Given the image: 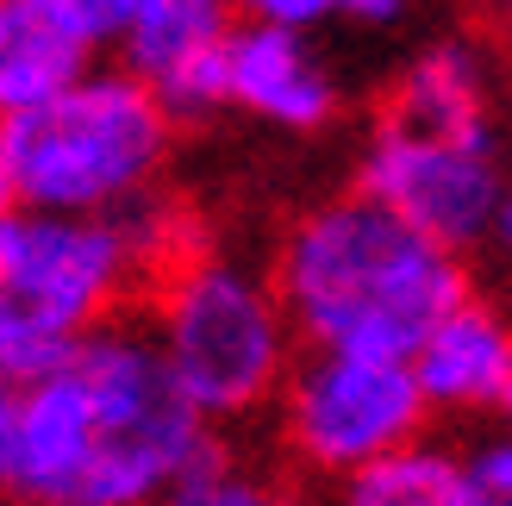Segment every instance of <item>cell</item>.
<instances>
[{
  "instance_id": "6da1fadb",
  "label": "cell",
  "mask_w": 512,
  "mask_h": 506,
  "mask_svg": "<svg viewBox=\"0 0 512 506\" xmlns=\"http://www.w3.org/2000/svg\"><path fill=\"white\" fill-rule=\"evenodd\" d=\"M207 425L150 325L113 319L63 363L0 375V500L163 506L213 457Z\"/></svg>"
},
{
  "instance_id": "7a4b0ae2",
  "label": "cell",
  "mask_w": 512,
  "mask_h": 506,
  "mask_svg": "<svg viewBox=\"0 0 512 506\" xmlns=\"http://www.w3.org/2000/svg\"><path fill=\"white\" fill-rule=\"evenodd\" d=\"M275 288L294 332L313 350H375L413 357L456 300L469 275L456 250L406 225L375 194H338L300 213L275 250Z\"/></svg>"
},
{
  "instance_id": "3957f363",
  "label": "cell",
  "mask_w": 512,
  "mask_h": 506,
  "mask_svg": "<svg viewBox=\"0 0 512 506\" xmlns=\"http://www.w3.org/2000/svg\"><path fill=\"white\" fill-rule=\"evenodd\" d=\"M19 207L113 219L157 194L175 113L132 69H88L44 107L7 119Z\"/></svg>"
},
{
  "instance_id": "277c9868",
  "label": "cell",
  "mask_w": 512,
  "mask_h": 506,
  "mask_svg": "<svg viewBox=\"0 0 512 506\" xmlns=\"http://www.w3.org/2000/svg\"><path fill=\"white\" fill-rule=\"evenodd\" d=\"M150 338L213 425L281 400L294 375V319L275 275L225 250H188L150 275Z\"/></svg>"
},
{
  "instance_id": "5b68a950",
  "label": "cell",
  "mask_w": 512,
  "mask_h": 506,
  "mask_svg": "<svg viewBox=\"0 0 512 506\" xmlns=\"http://www.w3.org/2000/svg\"><path fill=\"white\" fill-rule=\"evenodd\" d=\"M150 275L125 219L13 207L0 219V375H38L113 325Z\"/></svg>"
},
{
  "instance_id": "8992f818",
  "label": "cell",
  "mask_w": 512,
  "mask_h": 506,
  "mask_svg": "<svg viewBox=\"0 0 512 506\" xmlns=\"http://www.w3.org/2000/svg\"><path fill=\"white\" fill-rule=\"evenodd\" d=\"M431 400L419 388L413 357L375 350H306L281 388V438L294 463L344 482L394 450L419 444Z\"/></svg>"
},
{
  "instance_id": "52a82bcc",
  "label": "cell",
  "mask_w": 512,
  "mask_h": 506,
  "mask_svg": "<svg viewBox=\"0 0 512 506\" xmlns=\"http://www.w3.org/2000/svg\"><path fill=\"white\" fill-rule=\"evenodd\" d=\"M356 188L394 207L406 225L450 250H469L494 238L506 169H500V138H444V132H413V125L381 119L363 150Z\"/></svg>"
},
{
  "instance_id": "ba28073f",
  "label": "cell",
  "mask_w": 512,
  "mask_h": 506,
  "mask_svg": "<svg viewBox=\"0 0 512 506\" xmlns=\"http://www.w3.org/2000/svg\"><path fill=\"white\" fill-rule=\"evenodd\" d=\"M225 107L275 132H325L344 107V88L306 32L238 19L225 38Z\"/></svg>"
},
{
  "instance_id": "9c48e42d",
  "label": "cell",
  "mask_w": 512,
  "mask_h": 506,
  "mask_svg": "<svg viewBox=\"0 0 512 506\" xmlns=\"http://www.w3.org/2000/svg\"><path fill=\"white\" fill-rule=\"evenodd\" d=\"M413 369H419L431 413L500 419L512 407V319L475 294L456 300L431 325V338L413 350Z\"/></svg>"
},
{
  "instance_id": "30bf717a",
  "label": "cell",
  "mask_w": 512,
  "mask_h": 506,
  "mask_svg": "<svg viewBox=\"0 0 512 506\" xmlns=\"http://www.w3.org/2000/svg\"><path fill=\"white\" fill-rule=\"evenodd\" d=\"M381 119L444 138H494V69L469 38L425 44L394 82Z\"/></svg>"
},
{
  "instance_id": "8fae6325",
  "label": "cell",
  "mask_w": 512,
  "mask_h": 506,
  "mask_svg": "<svg viewBox=\"0 0 512 506\" xmlns=\"http://www.w3.org/2000/svg\"><path fill=\"white\" fill-rule=\"evenodd\" d=\"M232 32H238V0H119L125 69L144 75L150 88L219 57Z\"/></svg>"
},
{
  "instance_id": "7c38bea8",
  "label": "cell",
  "mask_w": 512,
  "mask_h": 506,
  "mask_svg": "<svg viewBox=\"0 0 512 506\" xmlns=\"http://www.w3.org/2000/svg\"><path fill=\"white\" fill-rule=\"evenodd\" d=\"M88 57L94 50H82L32 0H0V119H19L63 94L75 75H88Z\"/></svg>"
},
{
  "instance_id": "4fadbf2b",
  "label": "cell",
  "mask_w": 512,
  "mask_h": 506,
  "mask_svg": "<svg viewBox=\"0 0 512 506\" xmlns=\"http://www.w3.org/2000/svg\"><path fill=\"white\" fill-rule=\"evenodd\" d=\"M325 506H469V463H463V450L419 438V444L394 450V457L331 482Z\"/></svg>"
},
{
  "instance_id": "5bb4252c",
  "label": "cell",
  "mask_w": 512,
  "mask_h": 506,
  "mask_svg": "<svg viewBox=\"0 0 512 506\" xmlns=\"http://www.w3.org/2000/svg\"><path fill=\"white\" fill-rule=\"evenodd\" d=\"M238 13L256 25H281V32H325V25H369L388 32L406 19V0H238Z\"/></svg>"
},
{
  "instance_id": "9a60e30c",
  "label": "cell",
  "mask_w": 512,
  "mask_h": 506,
  "mask_svg": "<svg viewBox=\"0 0 512 506\" xmlns=\"http://www.w3.org/2000/svg\"><path fill=\"white\" fill-rule=\"evenodd\" d=\"M163 506H294V494L275 482V475L263 469H244L232 457H200L188 475H182V488H175Z\"/></svg>"
},
{
  "instance_id": "2e32d148",
  "label": "cell",
  "mask_w": 512,
  "mask_h": 506,
  "mask_svg": "<svg viewBox=\"0 0 512 506\" xmlns=\"http://www.w3.org/2000/svg\"><path fill=\"white\" fill-rule=\"evenodd\" d=\"M469 463V506H512V407L481 444L463 450Z\"/></svg>"
},
{
  "instance_id": "e0dca14e",
  "label": "cell",
  "mask_w": 512,
  "mask_h": 506,
  "mask_svg": "<svg viewBox=\"0 0 512 506\" xmlns=\"http://www.w3.org/2000/svg\"><path fill=\"white\" fill-rule=\"evenodd\" d=\"M44 19H57L82 50L119 44V0H32Z\"/></svg>"
},
{
  "instance_id": "ac0fdd59",
  "label": "cell",
  "mask_w": 512,
  "mask_h": 506,
  "mask_svg": "<svg viewBox=\"0 0 512 506\" xmlns=\"http://www.w3.org/2000/svg\"><path fill=\"white\" fill-rule=\"evenodd\" d=\"M19 207V175H13V138H7V119H0V219Z\"/></svg>"
},
{
  "instance_id": "d6986e66",
  "label": "cell",
  "mask_w": 512,
  "mask_h": 506,
  "mask_svg": "<svg viewBox=\"0 0 512 506\" xmlns=\"http://www.w3.org/2000/svg\"><path fill=\"white\" fill-rule=\"evenodd\" d=\"M494 244L512 257V175H506V194H500V219H494Z\"/></svg>"
},
{
  "instance_id": "ffe728a7",
  "label": "cell",
  "mask_w": 512,
  "mask_h": 506,
  "mask_svg": "<svg viewBox=\"0 0 512 506\" xmlns=\"http://www.w3.org/2000/svg\"><path fill=\"white\" fill-rule=\"evenodd\" d=\"M494 13L506 19V32H512V0H494Z\"/></svg>"
}]
</instances>
